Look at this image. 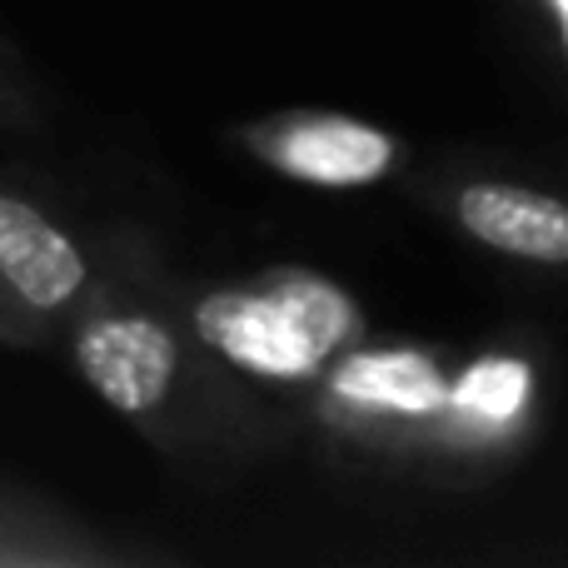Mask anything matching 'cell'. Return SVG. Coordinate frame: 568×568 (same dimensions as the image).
<instances>
[{"mask_svg": "<svg viewBox=\"0 0 568 568\" xmlns=\"http://www.w3.org/2000/svg\"><path fill=\"white\" fill-rule=\"evenodd\" d=\"M195 329L210 349L245 364L265 379H304L329 354L310 339L300 320L260 284V290H215L195 304Z\"/></svg>", "mask_w": 568, "mask_h": 568, "instance_id": "6da1fadb", "label": "cell"}, {"mask_svg": "<svg viewBox=\"0 0 568 568\" xmlns=\"http://www.w3.org/2000/svg\"><path fill=\"white\" fill-rule=\"evenodd\" d=\"M80 374L95 384V394L120 414H145L175 384L180 349L155 320L140 314H115L95 320L75 344Z\"/></svg>", "mask_w": 568, "mask_h": 568, "instance_id": "7a4b0ae2", "label": "cell"}, {"mask_svg": "<svg viewBox=\"0 0 568 568\" xmlns=\"http://www.w3.org/2000/svg\"><path fill=\"white\" fill-rule=\"evenodd\" d=\"M260 150L304 185H369L394 165V140L349 115H294L260 135Z\"/></svg>", "mask_w": 568, "mask_h": 568, "instance_id": "3957f363", "label": "cell"}, {"mask_svg": "<svg viewBox=\"0 0 568 568\" xmlns=\"http://www.w3.org/2000/svg\"><path fill=\"white\" fill-rule=\"evenodd\" d=\"M454 210H459V225L499 255L529 260V265H568V200L484 180V185L459 190Z\"/></svg>", "mask_w": 568, "mask_h": 568, "instance_id": "277c9868", "label": "cell"}, {"mask_svg": "<svg viewBox=\"0 0 568 568\" xmlns=\"http://www.w3.org/2000/svg\"><path fill=\"white\" fill-rule=\"evenodd\" d=\"M0 275L36 310H60L85 284V260L40 210L0 195Z\"/></svg>", "mask_w": 568, "mask_h": 568, "instance_id": "5b68a950", "label": "cell"}, {"mask_svg": "<svg viewBox=\"0 0 568 568\" xmlns=\"http://www.w3.org/2000/svg\"><path fill=\"white\" fill-rule=\"evenodd\" d=\"M334 394L364 409L404 414V419H429V414L454 409V389L434 359L409 349H379V354H349L334 369Z\"/></svg>", "mask_w": 568, "mask_h": 568, "instance_id": "8992f818", "label": "cell"}, {"mask_svg": "<svg viewBox=\"0 0 568 568\" xmlns=\"http://www.w3.org/2000/svg\"><path fill=\"white\" fill-rule=\"evenodd\" d=\"M265 290L310 329V339L320 344L324 354L344 349V344L359 334V310H354V300L324 275H310V270H275V275H265Z\"/></svg>", "mask_w": 568, "mask_h": 568, "instance_id": "52a82bcc", "label": "cell"}, {"mask_svg": "<svg viewBox=\"0 0 568 568\" xmlns=\"http://www.w3.org/2000/svg\"><path fill=\"white\" fill-rule=\"evenodd\" d=\"M524 404H529V369L519 359H479L454 384V409L489 429L519 419Z\"/></svg>", "mask_w": 568, "mask_h": 568, "instance_id": "ba28073f", "label": "cell"}, {"mask_svg": "<svg viewBox=\"0 0 568 568\" xmlns=\"http://www.w3.org/2000/svg\"><path fill=\"white\" fill-rule=\"evenodd\" d=\"M544 10H549L554 30H559V45H564V55H568V0H544Z\"/></svg>", "mask_w": 568, "mask_h": 568, "instance_id": "9c48e42d", "label": "cell"}]
</instances>
